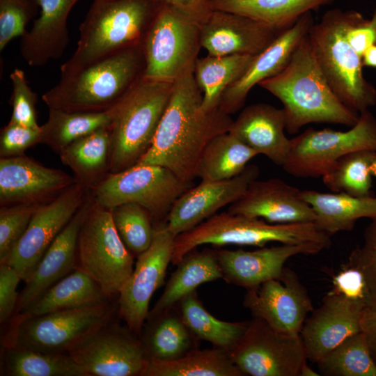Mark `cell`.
<instances>
[{"label":"cell","mask_w":376,"mask_h":376,"mask_svg":"<svg viewBox=\"0 0 376 376\" xmlns=\"http://www.w3.org/2000/svg\"><path fill=\"white\" fill-rule=\"evenodd\" d=\"M202 101L194 65L173 82L151 146L136 164L162 166L193 182L205 147L215 136L228 132L233 121L219 107L204 111Z\"/></svg>","instance_id":"6da1fadb"},{"label":"cell","mask_w":376,"mask_h":376,"mask_svg":"<svg viewBox=\"0 0 376 376\" xmlns=\"http://www.w3.org/2000/svg\"><path fill=\"white\" fill-rule=\"evenodd\" d=\"M278 98L285 113V130L297 133L309 123L354 126L359 113L344 105L329 86L315 58L308 33L285 68L258 84Z\"/></svg>","instance_id":"7a4b0ae2"},{"label":"cell","mask_w":376,"mask_h":376,"mask_svg":"<svg viewBox=\"0 0 376 376\" xmlns=\"http://www.w3.org/2000/svg\"><path fill=\"white\" fill-rule=\"evenodd\" d=\"M142 45L61 71L59 81L42 95L49 109L96 113L111 109L142 77Z\"/></svg>","instance_id":"3957f363"},{"label":"cell","mask_w":376,"mask_h":376,"mask_svg":"<svg viewBox=\"0 0 376 376\" xmlns=\"http://www.w3.org/2000/svg\"><path fill=\"white\" fill-rule=\"evenodd\" d=\"M159 5L157 0H93L79 26L77 49L61 71L142 45Z\"/></svg>","instance_id":"277c9868"},{"label":"cell","mask_w":376,"mask_h":376,"mask_svg":"<svg viewBox=\"0 0 376 376\" xmlns=\"http://www.w3.org/2000/svg\"><path fill=\"white\" fill-rule=\"evenodd\" d=\"M358 12L327 11L308 37L319 65L340 102L359 113L376 104V89L363 74L361 57L347 41V31Z\"/></svg>","instance_id":"5b68a950"},{"label":"cell","mask_w":376,"mask_h":376,"mask_svg":"<svg viewBox=\"0 0 376 376\" xmlns=\"http://www.w3.org/2000/svg\"><path fill=\"white\" fill-rule=\"evenodd\" d=\"M330 237L320 230L314 222L271 224L227 211L215 214L194 228L175 236L171 263L177 265L187 253L204 244L263 247L269 242L318 243L328 249L331 245Z\"/></svg>","instance_id":"8992f818"},{"label":"cell","mask_w":376,"mask_h":376,"mask_svg":"<svg viewBox=\"0 0 376 376\" xmlns=\"http://www.w3.org/2000/svg\"><path fill=\"white\" fill-rule=\"evenodd\" d=\"M173 86V82L142 77L112 108L110 173L134 166L148 150Z\"/></svg>","instance_id":"52a82bcc"},{"label":"cell","mask_w":376,"mask_h":376,"mask_svg":"<svg viewBox=\"0 0 376 376\" xmlns=\"http://www.w3.org/2000/svg\"><path fill=\"white\" fill-rule=\"evenodd\" d=\"M76 269L91 276L110 297L118 295L134 269V256L116 229L111 208L93 198L78 235Z\"/></svg>","instance_id":"ba28073f"},{"label":"cell","mask_w":376,"mask_h":376,"mask_svg":"<svg viewBox=\"0 0 376 376\" xmlns=\"http://www.w3.org/2000/svg\"><path fill=\"white\" fill-rule=\"evenodd\" d=\"M118 301L57 311L38 316L17 315L4 346L68 353L91 334L113 320Z\"/></svg>","instance_id":"9c48e42d"},{"label":"cell","mask_w":376,"mask_h":376,"mask_svg":"<svg viewBox=\"0 0 376 376\" xmlns=\"http://www.w3.org/2000/svg\"><path fill=\"white\" fill-rule=\"evenodd\" d=\"M193 186V182L182 180L166 167L135 164L110 173L90 193L95 203L108 208L127 203L139 204L156 224L166 221L175 201Z\"/></svg>","instance_id":"30bf717a"},{"label":"cell","mask_w":376,"mask_h":376,"mask_svg":"<svg viewBox=\"0 0 376 376\" xmlns=\"http://www.w3.org/2000/svg\"><path fill=\"white\" fill-rule=\"evenodd\" d=\"M200 46L201 26L159 3L142 42V77L174 82L195 65Z\"/></svg>","instance_id":"8fae6325"},{"label":"cell","mask_w":376,"mask_h":376,"mask_svg":"<svg viewBox=\"0 0 376 376\" xmlns=\"http://www.w3.org/2000/svg\"><path fill=\"white\" fill-rule=\"evenodd\" d=\"M360 150L376 151V118L368 110L347 131L309 127L292 138L282 167L297 178L322 177L341 157Z\"/></svg>","instance_id":"7c38bea8"},{"label":"cell","mask_w":376,"mask_h":376,"mask_svg":"<svg viewBox=\"0 0 376 376\" xmlns=\"http://www.w3.org/2000/svg\"><path fill=\"white\" fill-rule=\"evenodd\" d=\"M229 352L244 375L299 376L307 360L300 335L280 333L254 317Z\"/></svg>","instance_id":"4fadbf2b"},{"label":"cell","mask_w":376,"mask_h":376,"mask_svg":"<svg viewBox=\"0 0 376 376\" xmlns=\"http://www.w3.org/2000/svg\"><path fill=\"white\" fill-rule=\"evenodd\" d=\"M137 335L112 320L86 337L68 354L88 376H141L148 360Z\"/></svg>","instance_id":"5bb4252c"},{"label":"cell","mask_w":376,"mask_h":376,"mask_svg":"<svg viewBox=\"0 0 376 376\" xmlns=\"http://www.w3.org/2000/svg\"><path fill=\"white\" fill-rule=\"evenodd\" d=\"M155 226L150 246L139 256L133 272L118 294V313L134 333L142 332L154 292L164 283L171 263L174 235L162 221Z\"/></svg>","instance_id":"9a60e30c"},{"label":"cell","mask_w":376,"mask_h":376,"mask_svg":"<svg viewBox=\"0 0 376 376\" xmlns=\"http://www.w3.org/2000/svg\"><path fill=\"white\" fill-rule=\"evenodd\" d=\"M89 191L77 182L36 210L5 263L25 281L49 246L81 207Z\"/></svg>","instance_id":"2e32d148"},{"label":"cell","mask_w":376,"mask_h":376,"mask_svg":"<svg viewBox=\"0 0 376 376\" xmlns=\"http://www.w3.org/2000/svg\"><path fill=\"white\" fill-rule=\"evenodd\" d=\"M243 306L274 330L292 336L300 335L308 313L313 310L306 287L297 274L286 267L279 278L246 290Z\"/></svg>","instance_id":"e0dca14e"},{"label":"cell","mask_w":376,"mask_h":376,"mask_svg":"<svg viewBox=\"0 0 376 376\" xmlns=\"http://www.w3.org/2000/svg\"><path fill=\"white\" fill-rule=\"evenodd\" d=\"M75 182L62 170L47 167L25 155L0 158V206L43 205Z\"/></svg>","instance_id":"ac0fdd59"},{"label":"cell","mask_w":376,"mask_h":376,"mask_svg":"<svg viewBox=\"0 0 376 376\" xmlns=\"http://www.w3.org/2000/svg\"><path fill=\"white\" fill-rule=\"evenodd\" d=\"M365 303L333 290L306 319L300 332L307 359L317 363L349 336L361 331Z\"/></svg>","instance_id":"d6986e66"},{"label":"cell","mask_w":376,"mask_h":376,"mask_svg":"<svg viewBox=\"0 0 376 376\" xmlns=\"http://www.w3.org/2000/svg\"><path fill=\"white\" fill-rule=\"evenodd\" d=\"M259 173V168L250 164L228 180H201L175 201L166 220L167 228L175 236L194 228L219 209L238 200Z\"/></svg>","instance_id":"ffe728a7"},{"label":"cell","mask_w":376,"mask_h":376,"mask_svg":"<svg viewBox=\"0 0 376 376\" xmlns=\"http://www.w3.org/2000/svg\"><path fill=\"white\" fill-rule=\"evenodd\" d=\"M326 249L318 243L282 244L254 251L219 249L216 253L222 279L248 290L279 278L290 258L299 254L313 255Z\"/></svg>","instance_id":"44dd1931"},{"label":"cell","mask_w":376,"mask_h":376,"mask_svg":"<svg viewBox=\"0 0 376 376\" xmlns=\"http://www.w3.org/2000/svg\"><path fill=\"white\" fill-rule=\"evenodd\" d=\"M228 212L263 218L271 224L314 222L316 218L301 191L276 178L251 182Z\"/></svg>","instance_id":"7402d4cb"},{"label":"cell","mask_w":376,"mask_h":376,"mask_svg":"<svg viewBox=\"0 0 376 376\" xmlns=\"http://www.w3.org/2000/svg\"><path fill=\"white\" fill-rule=\"evenodd\" d=\"M314 24L311 12L303 15L293 25L281 32L261 52L254 56L245 73L224 93L219 108L228 114L244 104L251 88L281 72L294 51Z\"/></svg>","instance_id":"603a6c76"},{"label":"cell","mask_w":376,"mask_h":376,"mask_svg":"<svg viewBox=\"0 0 376 376\" xmlns=\"http://www.w3.org/2000/svg\"><path fill=\"white\" fill-rule=\"evenodd\" d=\"M91 201L89 191L84 203L56 237L32 274L24 281L25 286L19 295L15 315L25 312L50 287L76 269L78 235Z\"/></svg>","instance_id":"cb8c5ba5"},{"label":"cell","mask_w":376,"mask_h":376,"mask_svg":"<svg viewBox=\"0 0 376 376\" xmlns=\"http://www.w3.org/2000/svg\"><path fill=\"white\" fill-rule=\"evenodd\" d=\"M281 32L240 15L213 10L201 26V45L210 56L256 55Z\"/></svg>","instance_id":"d4e9b609"},{"label":"cell","mask_w":376,"mask_h":376,"mask_svg":"<svg viewBox=\"0 0 376 376\" xmlns=\"http://www.w3.org/2000/svg\"><path fill=\"white\" fill-rule=\"evenodd\" d=\"M285 126L283 109L258 103L244 108L233 121L228 132L282 167L291 146V139L285 134Z\"/></svg>","instance_id":"484cf974"},{"label":"cell","mask_w":376,"mask_h":376,"mask_svg":"<svg viewBox=\"0 0 376 376\" xmlns=\"http://www.w3.org/2000/svg\"><path fill=\"white\" fill-rule=\"evenodd\" d=\"M38 18L21 37L20 53L29 66L39 67L61 57L70 42L68 15L79 0H34Z\"/></svg>","instance_id":"4316f807"},{"label":"cell","mask_w":376,"mask_h":376,"mask_svg":"<svg viewBox=\"0 0 376 376\" xmlns=\"http://www.w3.org/2000/svg\"><path fill=\"white\" fill-rule=\"evenodd\" d=\"M315 214L314 224L329 236L351 230L361 218L376 219V197H356L343 192L301 191Z\"/></svg>","instance_id":"83f0119b"},{"label":"cell","mask_w":376,"mask_h":376,"mask_svg":"<svg viewBox=\"0 0 376 376\" xmlns=\"http://www.w3.org/2000/svg\"><path fill=\"white\" fill-rule=\"evenodd\" d=\"M177 266L161 297L149 311L148 319L174 307L200 285L222 279L216 249L197 251L194 249L187 253Z\"/></svg>","instance_id":"f1b7e54d"},{"label":"cell","mask_w":376,"mask_h":376,"mask_svg":"<svg viewBox=\"0 0 376 376\" xmlns=\"http://www.w3.org/2000/svg\"><path fill=\"white\" fill-rule=\"evenodd\" d=\"M76 182L89 191L110 173L111 139L109 127L100 129L67 146L59 154Z\"/></svg>","instance_id":"f546056e"},{"label":"cell","mask_w":376,"mask_h":376,"mask_svg":"<svg viewBox=\"0 0 376 376\" xmlns=\"http://www.w3.org/2000/svg\"><path fill=\"white\" fill-rule=\"evenodd\" d=\"M112 298L91 276L75 269L50 287L29 309L17 315L38 316L57 311L92 306Z\"/></svg>","instance_id":"4dcf8cb0"},{"label":"cell","mask_w":376,"mask_h":376,"mask_svg":"<svg viewBox=\"0 0 376 376\" xmlns=\"http://www.w3.org/2000/svg\"><path fill=\"white\" fill-rule=\"evenodd\" d=\"M334 0H209L213 10L240 15L278 31L293 25L303 15Z\"/></svg>","instance_id":"1f68e13d"},{"label":"cell","mask_w":376,"mask_h":376,"mask_svg":"<svg viewBox=\"0 0 376 376\" xmlns=\"http://www.w3.org/2000/svg\"><path fill=\"white\" fill-rule=\"evenodd\" d=\"M141 338L148 360L169 361L178 359L198 348L192 335L175 306L148 319Z\"/></svg>","instance_id":"d6a6232c"},{"label":"cell","mask_w":376,"mask_h":376,"mask_svg":"<svg viewBox=\"0 0 376 376\" xmlns=\"http://www.w3.org/2000/svg\"><path fill=\"white\" fill-rule=\"evenodd\" d=\"M255 55L232 54L197 58L194 77L203 95L202 108L211 111L219 107L225 91L245 73Z\"/></svg>","instance_id":"836d02e7"},{"label":"cell","mask_w":376,"mask_h":376,"mask_svg":"<svg viewBox=\"0 0 376 376\" xmlns=\"http://www.w3.org/2000/svg\"><path fill=\"white\" fill-rule=\"evenodd\" d=\"M228 350L196 348L173 361H148L141 376H243Z\"/></svg>","instance_id":"e575fe53"},{"label":"cell","mask_w":376,"mask_h":376,"mask_svg":"<svg viewBox=\"0 0 376 376\" xmlns=\"http://www.w3.org/2000/svg\"><path fill=\"white\" fill-rule=\"evenodd\" d=\"M176 305L192 335L198 340L210 343L213 347L230 351L248 327L249 321L226 322L214 317L203 306L196 290L185 296Z\"/></svg>","instance_id":"d590c367"},{"label":"cell","mask_w":376,"mask_h":376,"mask_svg":"<svg viewBox=\"0 0 376 376\" xmlns=\"http://www.w3.org/2000/svg\"><path fill=\"white\" fill-rule=\"evenodd\" d=\"M259 154L230 133L212 139L201 157L196 177L202 181L228 180L240 174Z\"/></svg>","instance_id":"8d00e7d4"},{"label":"cell","mask_w":376,"mask_h":376,"mask_svg":"<svg viewBox=\"0 0 376 376\" xmlns=\"http://www.w3.org/2000/svg\"><path fill=\"white\" fill-rule=\"evenodd\" d=\"M112 109L103 112H67L49 109L47 121L41 125L40 143L59 154L74 141L100 129L109 127Z\"/></svg>","instance_id":"74e56055"},{"label":"cell","mask_w":376,"mask_h":376,"mask_svg":"<svg viewBox=\"0 0 376 376\" xmlns=\"http://www.w3.org/2000/svg\"><path fill=\"white\" fill-rule=\"evenodd\" d=\"M3 369L8 376H88L68 353L16 346H4Z\"/></svg>","instance_id":"f35d334b"},{"label":"cell","mask_w":376,"mask_h":376,"mask_svg":"<svg viewBox=\"0 0 376 376\" xmlns=\"http://www.w3.org/2000/svg\"><path fill=\"white\" fill-rule=\"evenodd\" d=\"M376 155L372 150L353 151L341 157L322 178L332 192L369 197L372 188L370 164Z\"/></svg>","instance_id":"ab89813d"},{"label":"cell","mask_w":376,"mask_h":376,"mask_svg":"<svg viewBox=\"0 0 376 376\" xmlns=\"http://www.w3.org/2000/svg\"><path fill=\"white\" fill-rule=\"evenodd\" d=\"M326 376H376L375 363L363 333L345 338L317 363Z\"/></svg>","instance_id":"60d3db41"},{"label":"cell","mask_w":376,"mask_h":376,"mask_svg":"<svg viewBox=\"0 0 376 376\" xmlns=\"http://www.w3.org/2000/svg\"><path fill=\"white\" fill-rule=\"evenodd\" d=\"M116 229L127 249L139 256L151 244L155 226L149 212L135 203H123L111 208Z\"/></svg>","instance_id":"b9f144b4"},{"label":"cell","mask_w":376,"mask_h":376,"mask_svg":"<svg viewBox=\"0 0 376 376\" xmlns=\"http://www.w3.org/2000/svg\"><path fill=\"white\" fill-rule=\"evenodd\" d=\"M346 265L361 273L365 283L366 308L376 310V219L366 228L363 244L352 251Z\"/></svg>","instance_id":"7bdbcfd3"},{"label":"cell","mask_w":376,"mask_h":376,"mask_svg":"<svg viewBox=\"0 0 376 376\" xmlns=\"http://www.w3.org/2000/svg\"><path fill=\"white\" fill-rule=\"evenodd\" d=\"M41 205L17 204L0 207V264L7 258L25 233Z\"/></svg>","instance_id":"ee69618b"},{"label":"cell","mask_w":376,"mask_h":376,"mask_svg":"<svg viewBox=\"0 0 376 376\" xmlns=\"http://www.w3.org/2000/svg\"><path fill=\"white\" fill-rule=\"evenodd\" d=\"M34 0H0V51L15 38L22 37L26 26L37 15Z\"/></svg>","instance_id":"f6af8a7d"},{"label":"cell","mask_w":376,"mask_h":376,"mask_svg":"<svg viewBox=\"0 0 376 376\" xmlns=\"http://www.w3.org/2000/svg\"><path fill=\"white\" fill-rule=\"evenodd\" d=\"M12 95L10 104L12 114L10 122L24 126L38 128L36 104L38 96L28 84L24 72L15 68L10 74Z\"/></svg>","instance_id":"bcb514c9"},{"label":"cell","mask_w":376,"mask_h":376,"mask_svg":"<svg viewBox=\"0 0 376 376\" xmlns=\"http://www.w3.org/2000/svg\"><path fill=\"white\" fill-rule=\"evenodd\" d=\"M41 125L38 128L8 122L0 132V157L24 155L29 148L40 143Z\"/></svg>","instance_id":"7dc6e473"},{"label":"cell","mask_w":376,"mask_h":376,"mask_svg":"<svg viewBox=\"0 0 376 376\" xmlns=\"http://www.w3.org/2000/svg\"><path fill=\"white\" fill-rule=\"evenodd\" d=\"M22 281L18 273L7 264H0V322L4 324L15 315L19 294L17 287Z\"/></svg>","instance_id":"c3c4849f"},{"label":"cell","mask_w":376,"mask_h":376,"mask_svg":"<svg viewBox=\"0 0 376 376\" xmlns=\"http://www.w3.org/2000/svg\"><path fill=\"white\" fill-rule=\"evenodd\" d=\"M346 37L361 57L368 48L376 45V10L370 19L364 18L358 12L347 31Z\"/></svg>","instance_id":"681fc988"},{"label":"cell","mask_w":376,"mask_h":376,"mask_svg":"<svg viewBox=\"0 0 376 376\" xmlns=\"http://www.w3.org/2000/svg\"><path fill=\"white\" fill-rule=\"evenodd\" d=\"M331 290L346 297L364 301L365 283L361 273L358 269L346 265V267L333 278Z\"/></svg>","instance_id":"f907efd6"},{"label":"cell","mask_w":376,"mask_h":376,"mask_svg":"<svg viewBox=\"0 0 376 376\" xmlns=\"http://www.w3.org/2000/svg\"><path fill=\"white\" fill-rule=\"evenodd\" d=\"M180 14L199 24L208 19L213 9L209 0H157Z\"/></svg>","instance_id":"816d5d0a"},{"label":"cell","mask_w":376,"mask_h":376,"mask_svg":"<svg viewBox=\"0 0 376 376\" xmlns=\"http://www.w3.org/2000/svg\"><path fill=\"white\" fill-rule=\"evenodd\" d=\"M360 328L365 335L371 357L376 364V310L363 309L360 319Z\"/></svg>","instance_id":"f5cc1de1"},{"label":"cell","mask_w":376,"mask_h":376,"mask_svg":"<svg viewBox=\"0 0 376 376\" xmlns=\"http://www.w3.org/2000/svg\"><path fill=\"white\" fill-rule=\"evenodd\" d=\"M361 59L363 66L376 68V45L368 48L363 54Z\"/></svg>","instance_id":"db71d44e"},{"label":"cell","mask_w":376,"mask_h":376,"mask_svg":"<svg viewBox=\"0 0 376 376\" xmlns=\"http://www.w3.org/2000/svg\"><path fill=\"white\" fill-rule=\"evenodd\" d=\"M320 375L312 369L306 361L302 365L299 372V376H318Z\"/></svg>","instance_id":"11a10c76"},{"label":"cell","mask_w":376,"mask_h":376,"mask_svg":"<svg viewBox=\"0 0 376 376\" xmlns=\"http://www.w3.org/2000/svg\"><path fill=\"white\" fill-rule=\"evenodd\" d=\"M370 171L372 176H374L376 178V155L370 164Z\"/></svg>","instance_id":"9f6ffc18"}]
</instances>
